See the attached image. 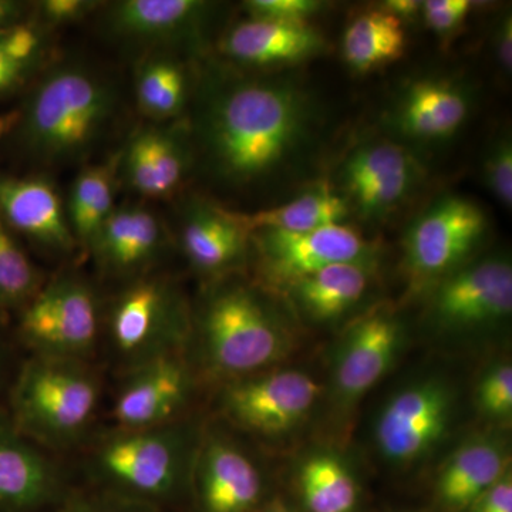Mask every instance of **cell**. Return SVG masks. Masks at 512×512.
Segmentation results:
<instances>
[{
    "label": "cell",
    "instance_id": "obj_1",
    "mask_svg": "<svg viewBox=\"0 0 512 512\" xmlns=\"http://www.w3.org/2000/svg\"><path fill=\"white\" fill-rule=\"evenodd\" d=\"M306 126V100L293 84L241 80L212 94L198 134L215 173L229 184L245 185L279 170Z\"/></svg>",
    "mask_w": 512,
    "mask_h": 512
},
{
    "label": "cell",
    "instance_id": "obj_2",
    "mask_svg": "<svg viewBox=\"0 0 512 512\" xmlns=\"http://www.w3.org/2000/svg\"><path fill=\"white\" fill-rule=\"evenodd\" d=\"M40 74L12 133L47 167L86 160L116 116V87L83 63L53 64Z\"/></svg>",
    "mask_w": 512,
    "mask_h": 512
},
{
    "label": "cell",
    "instance_id": "obj_3",
    "mask_svg": "<svg viewBox=\"0 0 512 512\" xmlns=\"http://www.w3.org/2000/svg\"><path fill=\"white\" fill-rule=\"evenodd\" d=\"M100 380L86 360L32 355L9 389L8 413L37 446L66 447L96 416Z\"/></svg>",
    "mask_w": 512,
    "mask_h": 512
},
{
    "label": "cell",
    "instance_id": "obj_4",
    "mask_svg": "<svg viewBox=\"0 0 512 512\" xmlns=\"http://www.w3.org/2000/svg\"><path fill=\"white\" fill-rule=\"evenodd\" d=\"M190 451V437L178 421L150 429H117L97 444L89 466L101 485L128 503H157L180 490Z\"/></svg>",
    "mask_w": 512,
    "mask_h": 512
},
{
    "label": "cell",
    "instance_id": "obj_5",
    "mask_svg": "<svg viewBox=\"0 0 512 512\" xmlns=\"http://www.w3.org/2000/svg\"><path fill=\"white\" fill-rule=\"evenodd\" d=\"M201 335L212 369L234 380L274 365L286 350L284 332L268 306L241 284L220 286L208 296Z\"/></svg>",
    "mask_w": 512,
    "mask_h": 512
},
{
    "label": "cell",
    "instance_id": "obj_6",
    "mask_svg": "<svg viewBox=\"0 0 512 512\" xmlns=\"http://www.w3.org/2000/svg\"><path fill=\"white\" fill-rule=\"evenodd\" d=\"M190 328L183 292L164 276L131 279L107 311L111 348L127 370L180 352Z\"/></svg>",
    "mask_w": 512,
    "mask_h": 512
},
{
    "label": "cell",
    "instance_id": "obj_7",
    "mask_svg": "<svg viewBox=\"0 0 512 512\" xmlns=\"http://www.w3.org/2000/svg\"><path fill=\"white\" fill-rule=\"evenodd\" d=\"M18 333L32 355L87 360L99 340L101 308L92 286L57 275L19 312Z\"/></svg>",
    "mask_w": 512,
    "mask_h": 512
},
{
    "label": "cell",
    "instance_id": "obj_8",
    "mask_svg": "<svg viewBox=\"0 0 512 512\" xmlns=\"http://www.w3.org/2000/svg\"><path fill=\"white\" fill-rule=\"evenodd\" d=\"M487 227L480 205L447 195L430 205L407 232V264L421 278L447 274L480 244Z\"/></svg>",
    "mask_w": 512,
    "mask_h": 512
},
{
    "label": "cell",
    "instance_id": "obj_9",
    "mask_svg": "<svg viewBox=\"0 0 512 512\" xmlns=\"http://www.w3.org/2000/svg\"><path fill=\"white\" fill-rule=\"evenodd\" d=\"M320 396L315 379L298 370L235 379L222 394L229 419L259 434H279L301 423Z\"/></svg>",
    "mask_w": 512,
    "mask_h": 512
},
{
    "label": "cell",
    "instance_id": "obj_10",
    "mask_svg": "<svg viewBox=\"0 0 512 512\" xmlns=\"http://www.w3.org/2000/svg\"><path fill=\"white\" fill-rule=\"evenodd\" d=\"M255 242L266 274L275 281L295 282L338 264H367L372 247L357 229L330 224L303 232L259 231Z\"/></svg>",
    "mask_w": 512,
    "mask_h": 512
},
{
    "label": "cell",
    "instance_id": "obj_11",
    "mask_svg": "<svg viewBox=\"0 0 512 512\" xmlns=\"http://www.w3.org/2000/svg\"><path fill=\"white\" fill-rule=\"evenodd\" d=\"M451 409L450 390L439 380L407 387L380 414L376 424L377 446L394 463H414L443 439Z\"/></svg>",
    "mask_w": 512,
    "mask_h": 512
},
{
    "label": "cell",
    "instance_id": "obj_12",
    "mask_svg": "<svg viewBox=\"0 0 512 512\" xmlns=\"http://www.w3.org/2000/svg\"><path fill=\"white\" fill-rule=\"evenodd\" d=\"M420 177L413 154L390 141H373L357 148L342 168L346 200L366 218H383L399 208Z\"/></svg>",
    "mask_w": 512,
    "mask_h": 512
},
{
    "label": "cell",
    "instance_id": "obj_13",
    "mask_svg": "<svg viewBox=\"0 0 512 512\" xmlns=\"http://www.w3.org/2000/svg\"><path fill=\"white\" fill-rule=\"evenodd\" d=\"M191 392V377L180 352L127 370L113 404L119 429L136 430L174 423Z\"/></svg>",
    "mask_w": 512,
    "mask_h": 512
},
{
    "label": "cell",
    "instance_id": "obj_14",
    "mask_svg": "<svg viewBox=\"0 0 512 512\" xmlns=\"http://www.w3.org/2000/svg\"><path fill=\"white\" fill-rule=\"evenodd\" d=\"M192 164L190 131L181 124H151L137 130L119 154L128 187L150 200L173 197Z\"/></svg>",
    "mask_w": 512,
    "mask_h": 512
},
{
    "label": "cell",
    "instance_id": "obj_15",
    "mask_svg": "<svg viewBox=\"0 0 512 512\" xmlns=\"http://www.w3.org/2000/svg\"><path fill=\"white\" fill-rule=\"evenodd\" d=\"M512 269L503 259L467 266L441 284L433 315L447 328L466 329L511 315Z\"/></svg>",
    "mask_w": 512,
    "mask_h": 512
},
{
    "label": "cell",
    "instance_id": "obj_16",
    "mask_svg": "<svg viewBox=\"0 0 512 512\" xmlns=\"http://www.w3.org/2000/svg\"><path fill=\"white\" fill-rule=\"evenodd\" d=\"M0 221L10 231L55 254L77 249L62 195L42 175H0Z\"/></svg>",
    "mask_w": 512,
    "mask_h": 512
},
{
    "label": "cell",
    "instance_id": "obj_17",
    "mask_svg": "<svg viewBox=\"0 0 512 512\" xmlns=\"http://www.w3.org/2000/svg\"><path fill=\"white\" fill-rule=\"evenodd\" d=\"M167 242L156 212L143 204H123L101 225L87 252L103 274L136 279L156 264Z\"/></svg>",
    "mask_w": 512,
    "mask_h": 512
},
{
    "label": "cell",
    "instance_id": "obj_18",
    "mask_svg": "<svg viewBox=\"0 0 512 512\" xmlns=\"http://www.w3.org/2000/svg\"><path fill=\"white\" fill-rule=\"evenodd\" d=\"M110 35L154 50L194 42L207 20L210 3L200 0H120L107 6Z\"/></svg>",
    "mask_w": 512,
    "mask_h": 512
},
{
    "label": "cell",
    "instance_id": "obj_19",
    "mask_svg": "<svg viewBox=\"0 0 512 512\" xmlns=\"http://www.w3.org/2000/svg\"><path fill=\"white\" fill-rule=\"evenodd\" d=\"M402 342L400 323L389 313H373L349 330L340 346L335 387L343 403L356 402L389 372Z\"/></svg>",
    "mask_w": 512,
    "mask_h": 512
},
{
    "label": "cell",
    "instance_id": "obj_20",
    "mask_svg": "<svg viewBox=\"0 0 512 512\" xmlns=\"http://www.w3.org/2000/svg\"><path fill=\"white\" fill-rule=\"evenodd\" d=\"M195 463L202 512H251L258 505L264 490L261 473L241 448L215 437Z\"/></svg>",
    "mask_w": 512,
    "mask_h": 512
},
{
    "label": "cell",
    "instance_id": "obj_21",
    "mask_svg": "<svg viewBox=\"0 0 512 512\" xmlns=\"http://www.w3.org/2000/svg\"><path fill=\"white\" fill-rule=\"evenodd\" d=\"M59 478L37 444L0 407V512H28L49 503Z\"/></svg>",
    "mask_w": 512,
    "mask_h": 512
},
{
    "label": "cell",
    "instance_id": "obj_22",
    "mask_svg": "<svg viewBox=\"0 0 512 512\" xmlns=\"http://www.w3.org/2000/svg\"><path fill=\"white\" fill-rule=\"evenodd\" d=\"M323 49V37L308 22L248 18L232 26L220 50L232 62L272 67L302 62Z\"/></svg>",
    "mask_w": 512,
    "mask_h": 512
},
{
    "label": "cell",
    "instance_id": "obj_23",
    "mask_svg": "<svg viewBox=\"0 0 512 512\" xmlns=\"http://www.w3.org/2000/svg\"><path fill=\"white\" fill-rule=\"evenodd\" d=\"M249 234L235 221L232 211L192 200L180 221V245L185 258L202 274H222L244 258Z\"/></svg>",
    "mask_w": 512,
    "mask_h": 512
},
{
    "label": "cell",
    "instance_id": "obj_24",
    "mask_svg": "<svg viewBox=\"0 0 512 512\" xmlns=\"http://www.w3.org/2000/svg\"><path fill=\"white\" fill-rule=\"evenodd\" d=\"M468 111L470 100L460 84L446 79L417 80L399 101L396 124L416 140H447L466 123Z\"/></svg>",
    "mask_w": 512,
    "mask_h": 512
},
{
    "label": "cell",
    "instance_id": "obj_25",
    "mask_svg": "<svg viewBox=\"0 0 512 512\" xmlns=\"http://www.w3.org/2000/svg\"><path fill=\"white\" fill-rule=\"evenodd\" d=\"M505 473L503 448L490 440L470 441L441 468L436 483L437 503L448 512H467Z\"/></svg>",
    "mask_w": 512,
    "mask_h": 512
},
{
    "label": "cell",
    "instance_id": "obj_26",
    "mask_svg": "<svg viewBox=\"0 0 512 512\" xmlns=\"http://www.w3.org/2000/svg\"><path fill=\"white\" fill-rule=\"evenodd\" d=\"M191 96L187 66L167 50H151L137 63L134 97L137 109L156 124L177 120Z\"/></svg>",
    "mask_w": 512,
    "mask_h": 512
},
{
    "label": "cell",
    "instance_id": "obj_27",
    "mask_svg": "<svg viewBox=\"0 0 512 512\" xmlns=\"http://www.w3.org/2000/svg\"><path fill=\"white\" fill-rule=\"evenodd\" d=\"M369 285V264L332 265L292 282L296 301L316 320L345 315L362 301Z\"/></svg>",
    "mask_w": 512,
    "mask_h": 512
},
{
    "label": "cell",
    "instance_id": "obj_28",
    "mask_svg": "<svg viewBox=\"0 0 512 512\" xmlns=\"http://www.w3.org/2000/svg\"><path fill=\"white\" fill-rule=\"evenodd\" d=\"M232 215L249 235L259 231L303 232L342 224L349 215V202L322 185L278 207L252 214L232 211Z\"/></svg>",
    "mask_w": 512,
    "mask_h": 512
},
{
    "label": "cell",
    "instance_id": "obj_29",
    "mask_svg": "<svg viewBox=\"0 0 512 512\" xmlns=\"http://www.w3.org/2000/svg\"><path fill=\"white\" fill-rule=\"evenodd\" d=\"M119 156L107 163L89 165L76 175L67 201L66 212L77 248L87 252L101 225L117 207Z\"/></svg>",
    "mask_w": 512,
    "mask_h": 512
},
{
    "label": "cell",
    "instance_id": "obj_30",
    "mask_svg": "<svg viewBox=\"0 0 512 512\" xmlns=\"http://www.w3.org/2000/svg\"><path fill=\"white\" fill-rule=\"evenodd\" d=\"M403 20L386 9H372L350 20L343 33L345 62L359 73L396 62L406 49Z\"/></svg>",
    "mask_w": 512,
    "mask_h": 512
},
{
    "label": "cell",
    "instance_id": "obj_31",
    "mask_svg": "<svg viewBox=\"0 0 512 512\" xmlns=\"http://www.w3.org/2000/svg\"><path fill=\"white\" fill-rule=\"evenodd\" d=\"M299 490L308 512H355L359 484L352 471L332 454H315L299 470Z\"/></svg>",
    "mask_w": 512,
    "mask_h": 512
},
{
    "label": "cell",
    "instance_id": "obj_32",
    "mask_svg": "<svg viewBox=\"0 0 512 512\" xmlns=\"http://www.w3.org/2000/svg\"><path fill=\"white\" fill-rule=\"evenodd\" d=\"M49 45L50 29L33 16L0 32V97L15 92L45 70Z\"/></svg>",
    "mask_w": 512,
    "mask_h": 512
},
{
    "label": "cell",
    "instance_id": "obj_33",
    "mask_svg": "<svg viewBox=\"0 0 512 512\" xmlns=\"http://www.w3.org/2000/svg\"><path fill=\"white\" fill-rule=\"evenodd\" d=\"M43 284L39 269L0 221V311H22Z\"/></svg>",
    "mask_w": 512,
    "mask_h": 512
},
{
    "label": "cell",
    "instance_id": "obj_34",
    "mask_svg": "<svg viewBox=\"0 0 512 512\" xmlns=\"http://www.w3.org/2000/svg\"><path fill=\"white\" fill-rule=\"evenodd\" d=\"M477 400L487 416L508 419L512 412V367L501 363L488 370L478 384Z\"/></svg>",
    "mask_w": 512,
    "mask_h": 512
},
{
    "label": "cell",
    "instance_id": "obj_35",
    "mask_svg": "<svg viewBox=\"0 0 512 512\" xmlns=\"http://www.w3.org/2000/svg\"><path fill=\"white\" fill-rule=\"evenodd\" d=\"M103 5L97 0H42L33 3L32 16L52 30L82 22Z\"/></svg>",
    "mask_w": 512,
    "mask_h": 512
},
{
    "label": "cell",
    "instance_id": "obj_36",
    "mask_svg": "<svg viewBox=\"0 0 512 512\" xmlns=\"http://www.w3.org/2000/svg\"><path fill=\"white\" fill-rule=\"evenodd\" d=\"M487 187L505 208L512 205V147L508 138L498 141L484 165Z\"/></svg>",
    "mask_w": 512,
    "mask_h": 512
},
{
    "label": "cell",
    "instance_id": "obj_37",
    "mask_svg": "<svg viewBox=\"0 0 512 512\" xmlns=\"http://www.w3.org/2000/svg\"><path fill=\"white\" fill-rule=\"evenodd\" d=\"M249 18L306 22L322 9L316 0H249L244 3Z\"/></svg>",
    "mask_w": 512,
    "mask_h": 512
},
{
    "label": "cell",
    "instance_id": "obj_38",
    "mask_svg": "<svg viewBox=\"0 0 512 512\" xmlns=\"http://www.w3.org/2000/svg\"><path fill=\"white\" fill-rule=\"evenodd\" d=\"M473 5L470 0H427L420 10L427 28L444 36L463 25Z\"/></svg>",
    "mask_w": 512,
    "mask_h": 512
},
{
    "label": "cell",
    "instance_id": "obj_39",
    "mask_svg": "<svg viewBox=\"0 0 512 512\" xmlns=\"http://www.w3.org/2000/svg\"><path fill=\"white\" fill-rule=\"evenodd\" d=\"M467 512H512V478L505 473Z\"/></svg>",
    "mask_w": 512,
    "mask_h": 512
},
{
    "label": "cell",
    "instance_id": "obj_40",
    "mask_svg": "<svg viewBox=\"0 0 512 512\" xmlns=\"http://www.w3.org/2000/svg\"><path fill=\"white\" fill-rule=\"evenodd\" d=\"M32 3L0 0V32L25 22L32 16Z\"/></svg>",
    "mask_w": 512,
    "mask_h": 512
},
{
    "label": "cell",
    "instance_id": "obj_41",
    "mask_svg": "<svg viewBox=\"0 0 512 512\" xmlns=\"http://www.w3.org/2000/svg\"><path fill=\"white\" fill-rule=\"evenodd\" d=\"M497 57L505 73H511L512 67V20L511 16H504L498 26L497 36Z\"/></svg>",
    "mask_w": 512,
    "mask_h": 512
},
{
    "label": "cell",
    "instance_id": "obj_42",
    "mask_svg": "<svg viewBox=\"0 0 512 512\" xmlns=\"http://www.w3.org/2000/svg\"><path fill=\"white\" fill-rule=\"evenodd\" d=\"M383 9L399 19L412 18L421 9V2L416 0H389L384 3Z\"/></svg>",
    "mask_w": 512,
    "mask_h": 512
},
{
    "label": "cell",
    "instance_id": "obj_43",
    "mask_svg": "<svg viewBox=\"0 0 512 512\" xmlns=\"http://www.w3.org/2000/svg\"><path fill=\"white\" fill-rule=\"evenodd\" d=\"M19 116V109L0 114V141L12 134L13 128L18 124Z\"/></svg>",
    "mask_w": 512,
    "mask_h": 512
},
{
    "label": "cell",
    "instance_id": "obj_44",
    "mask_svg": "<svg viewBox=\"0 0 512 512\" xmlns=\"http://www.w3.org/2000/svg\"><path fill=\"white\" fill-rule=\"evenodd\" d=\"M69 512H138L126 507H117V505H80Z\"/></svg>",
    "mask_w": 512,
    "mask_h": 512
},
{
    "label": "cell",
    "instance_id": "obj_45",
    "mask_svg": "<svg viewBox=\"0 0 512 512\" xmlns=\"http://www.w3.org/2000/svg\"><path fill=\"white\" fill-rule=\"evenodd\" d=\"M8 352H6L5 343L0 338V392L6 383V376H8Z\"/></svg>",
    "mask_w": 512,
    "mask_h": 512
},
{
    "label": "cell",
    "instance_id": "obj_46",
    "mask_svg": "<svg viewBox=\"0 0 512 512\" xmlns=\"http://www.w3.org/2000/svg\"><path fill=\"white\" fill-rule=\"evenodd\" d=\"M261 512H291L288 510V508L285 507L284 504L282 503H274L272 505H269L268 508H265L264 511H261Z\"/></svg>",
    "mask_w": 512,
    "mask_h": 512
}]
</instances>
